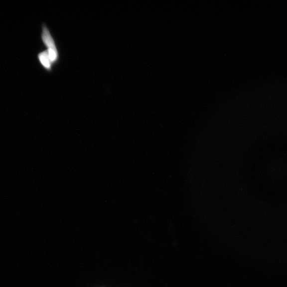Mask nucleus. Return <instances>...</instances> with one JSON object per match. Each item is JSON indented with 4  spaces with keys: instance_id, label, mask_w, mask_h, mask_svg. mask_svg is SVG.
Here are the masks:
<instances>
[{
    "instance_id": "f257e3e1",
    "label": "nucleus",
    "mask_w": 287,
    "mask_h": 287,
    "mask_svg": "<svg viewBox=\"0 0 287 287\" xmlns=\"http://www.w3.org/2000/svg\"><path fill=\"white\" fill-rule=\"evenodd\" d=\"M42 36L44 44L47 47V51L49 53L51 61L52 63L54 62L58 58L57 50L56 49L54 42L50 31L45 26H43Z\"/></svg>"
},
{
    "instance_id": "f03ea898",
    "label": "nucleus",
    "mask_w": 287,
    "mask_h": 287,
    "mask_svg": "<svg viewBox=\"0 0 287 287\" xmlns=\"http://www.w3.org/2000/svg\"><path fill=\"white\" fill-rule=\"evenodd\" d=\"M38 58L42 65L46 69L51 68L52 62L47 51H44L38 55Z\"/></svg>"
}]
</instances>
